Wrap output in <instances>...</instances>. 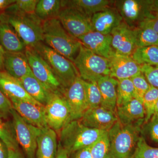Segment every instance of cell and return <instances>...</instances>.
Listing matches in <instances>:
<instances>
[{"label":"cell","instance_id":"obj_1","mask_svg":"<svg viewBox=\"0 0 158 158\" xmlns=\"http://www.w3.org/2000/svg\"><path fill=\"white\" fill-rule=\"evenodd\" d=\"M144 120L123 125L118 120L108 131L110 148L107 158H131L135 150Z\"/></svg>","mask_w":158,"mask_h":158},{"label":"cell","instance_id":"obj_2","mask_svg":"<svg viewBox=\"0 0 158 158\" xmlns=\"http://www.w3.org/2000/svg\"><path fill=\"white\" fill-rule=\"evenodd\" d=\"M44 42L46 45L73 62L81 44L65 31L57 18L43 22Z\"/></svg>","mask_w":158,"mask_h":158},{"label":"cell","instance_id":"obj_3","mask_svg":"<svg viewBox=\"0 0 158 158\" xmlns=\"http://www.w3.org/2000/svg\"><path fill=\"white\" fill-rule=\"evenodd\" d=\"M106 131L87 127L80 120L69 122L59 132V143L69 155L79 150L90 147Z\"/></svg>","mask_w":158,"mask_h":158},{"label":"cell","instance_id":"obj_4","mask_svg":"<svg viewBox=\"0 0 158 158\" xmlns=\"http://www.w3.org/2000/svg\"><path fill=\"white\" fill-rule=\"evenodd\" d=\"M0 20L8 23L18 34L26 47L34 48L44 42L43 21L35 13L12 14L3 12Z\"/></svg>","mask_w":158,"mask_h":158},{"label":"cell","instance_id":"obj_5","mask_svg":"<svg viewBox=\"0 0 158 158\" xmlns=\"http://www.w3.org/2000/svg\"><path fill=\"white\" fill-rule=\"evenodd\" d=\"M73 62L84 81L97 82L102 77L110 75L109 59L94 53L82 44Z\"/></svg>","mask_w":158,"mask_h":158},{"label":"cell","instance_id":"obj_6","mask_svg":"<svg viewBox=\"0 0 158 158\" xmlns=\"http://www.w3.org/2000/svg\"><path fill=\"white\" fill-rule=\"evenodd\" d=\"M33 48L48 63L64 90L80 77L73 62L58 53L44 42L40 43Z\"/></svg>","mask_w":158,"mask_h":158},{"label":"cell","instance_id":"obj_7","mask_svg":"<svg viewBox=\"0 0 158 158\" xmlns=\"http://www.w3.org/2000/svg\"><path fill=\"white\" fill-rule=\"evenodd\" d=\"M11 116L16 140L22 148L26 158H36L37 139L41 129L27 122L13 109L11 110Z\"/></svg>","mask_w":158,"mask_h":158},{"label":"cell","instance_id":"obj_8","mask_svg":"<svg viewBox=\"0 0 158 158\" xmlns=\"http://www.w3.org/2000/svg\"><path fill=\"white\" fill-rule=\"evenodd\" d=\"M25 53L34 77L52 92L62 94L64 88L44 59L31 48L26 47Z\"/></svg>","mask_w":158,"mask_h":158},{"label":"cell","instance_id":"obj_9","mask_svg":"<svg viewBox=\"0 0 158 158\" xmlns=\"http://www.w3.org/2000/svg\"><path fill=\"white\" fill-rule=\"evenodd\" d=\"M44 116L49 127L59 133L70 122L69 107L61 93L54 92L44 106Z\"/></svg>","mask_w":158,"mask_h":158},{"label":"cell","instance_id":"obj_10","mask_svg":"<svg viewBox=\"0 0 158 158\" xmlns=\"http://www.w3.org/2000/svg\"><path fill=\"white\" fill-rule=\"evenodd\" d=\"M115 7L123 21L131 28L138 27L146 20L151 18L148 0L114 1Z\"/></svg>","mask_w":158,"mask_h":158},{"label":"cell","instance_id":"obj_11","mask_svg":"<svg viewBox=\"0 0 158 158\" xmlns=\"http://www.w3.org/2000/svg\"><path fill=\"white\" fill-rule=\"evenodd\" d=\"M57 18L65 31L77 39L94 31L91 23V17L76 9L63 8Z\"/></svg>","mask_w":158,"mask_h":158},{"label":"cell","instance_id":"obj_12","mask_svg":"<svg viewBox=\"0 0 158 158\" xmlns=\"http://www.w3.org/2000/svg\"><path fill=\"white\" fill-rule=\"evenodd\" d=\"M69 107L70 121L79 120L88 110L84 81L80 77L65 88L62 94Z\"/></svg>","mask_w":158,"mask_h":158},{"label":"cell","instance_id":"obj_13","mask_svg":"<svg viewBox=\"0 0 158 158\" xmlns=\"http://www.w3.org/2000/svg\"><path fill=\"white\" fill-rule=\"evenodd\" d=\"M79 120L87 127L109 131L118 121V118L116 112L100 106L88 109Z\"/></svg>","mask_w":158,"mask_h":158},{"label":"cell","instance_id":"obj_14","mask_svg":"<svg viewBox=\"0 0 158 158\" xmlns=\"http://www.w3.org/2000/svg\"><path fill=\"white\" fill-rule=\"evenodd\" d=\"M110 34L112 47L115 53L131 56L137 48L133 29L123 21L113 29Z\"/></svg>","mask_w":158,"mask_h":158},{"label":"cell","instance_id":"obj_15","mask_svg":"<svg viewBox=\"0 0 158 158\" xmlns=\"http://www.w3.org/2000/svg\"><path fill=\"white\" fill-rule=\"evenodd\" d=\"M78 40L86 48L108 59L115 53L112 47L110 34L105 35L93 31L79 37Z\"/></svg>","mask_w":158,"mask_h":158},{"label":"cell","instance_id":"obj_16","mask_svg":"<svg viewBox=\"0 0 158 158\" xmlns=\"http://www.w3.org/2000/svg\"><path fill=\"white\" fill-rule=\"evenodd\" d=\"M110 76L117 80L131 79L141 73V65L131 56L114 53L110 59Z\"/></svg>","mask_w":158,"mask_h":158},{"label":"cell","instance_id":"obj_17","mask_svg":"<svg viewBox=\"0 0 158 158\" xmlns=\"http://www.w3.org/2000/svg\"><path fill=\"white\" fill-rule=\"evenodd\" d=\"M10 101L13 109L27 122L41 129L48 127L44 116V106L17 100Z\"/></svg>","mask_w":158,"mask_h":158},{"label":"cell","instance_id":"obj_18","mask_svg":"<svg viewBox=\"0 0 158 158\" xmlns=\"http://www.w3.org/2000/svg\"><path fill=\"white\" fill-rule=\"evenodd\" d=\"M0 90L10 101H23L43 106L27 93L19 80L3 70L0 71Z\"/></svg>","mask_w":158,"mask_h":158},{"label":"cell","instance_id":"obj_19","mask_svg":"<svg viewBox=\"0 0 158 158\" xmlns=\"http://www.w3.org/2000/svg\"><path fill=\"white\" fill-rule=\"evenodd\" d=\"M123 22L122 18L114 6L95 13L91 17L94 31L105 35L111 34L113 29Z\"/></svg>","mask_w":158,"mask_h":158},{"label":"cell","instance_id":"obj_20","mask_svg":"<svg viewBox=\"0 0 158 158\" xmlns=\"http://www.w3.org/2000/svg\"><path fill=\"white\" fill-rule=\"evenodd\" d=\"M3 69L10 75L19 80L32 73L25 52H6Z\"/></svg>","mask_w":158,"mask_h":158},{"label":"cell","instance_id":"obj_21","mask_svg":"<svg viewBox=\"0 0 158 158\" xmlns=\"http://www.w3.org/2000/svg\"><path fill=\"white\" fill-rule=\"evenodd\" d=\"M116 112L118 121L123 125L135 123L144 120L145 117L143 103L135 98L116 107Z\"/></svg>","mask_w":158,"mask_h":158},{"label":"cell","instance_id":"obj_22","mask_svg":"<svg viewBox=\"0 0 158 158\" xmlns=\"http://www.w3.org/2000/svg\"><path fill=\"white\" fill-rule=\"evenodd\" d=\"M56 132L50 128L41 129L37 139L36 158H56L58 151Z\"/></svg>","mask_w":158,"mask_h":158},{"label":"cell","instance_id":"obj_23","mask_svg":"<svg viewBox=\"0 0 158 158\" xmlns=\"http://www.w3.org/2000/svg\"><path fill=\"white\" fill-rule=\"evenodd\" d=\"M62 2L63 8H73L92 17V15L95 13L113 7L114 1L63 0L62 1Z\"/></svg>","mask_w":158,"mask_h":158},{"label":"cell","instance_id":"obj_24","mask_svg":"<svg viewBox=\"0 0 158 158\" xmlns=\"http://www.w3.org/2000/svg\"><path fill=\"white\" fill-rule=\"evenodd\" d=\"M0 44L8 52H23L26 47L13 28L8 23L0 20Z\"/></svg>","mask_w":158,"mask_h":158},{"label":"cell","instance_id":"obj_25","mask_svg":"<svg viewBox=\"0 0 158 158\" xmlns=\"http://www.w3.org/2000/svg\"><path fill=\"white\" fill-rule=\"evenodd\" d=\"M97 84L101 94V106L116 112L118 80L110 76H106L99 79Z\"/></svg>","mask_w":158,"mask_h":158},{"label":"cell","instance_id":"obj_26","mask_svg":"<svg viewBox=\"0 0 158 158\" xmlns=\"http://www.w3.org/2000/svg\"><path fill=\"white\" fill-rule=\"evenodd\" d=\"M25 90L34 100L43 106H45L54 92L37 80L32 73L20 80Z\"/></svg>","mask_w":158,"mask_h":158},{"label":"cell","instance_id":"obj_27","mask_svg":"<svg viewBox=\"0 0 158 158\" xmlns=\"http://www.w3.org/2000/svg\"><path fill=\"white\" fill-rule=\"evenodd\" d=\"M63 9L60 0H39L35 14L42 21L58 17Z\"/></svg>","mask_w":158,"mask_h":158},{"label":"cell","instance_id":"obj_28","mask_svg":"<svg viewBox=\"0 0 158 158\" xmlns=\"http://www.w3.org/2000/svg\"><path fill=\"white\" fill-rule=\"evenodd\" d=\"M131 57L139 65L158 66V46L137 48Z\"/></svg>","mask_w":158,"mask_h":158},{"label":"cell","instance_id":"obj_29","mask_svg":"<svg viewBox=\"0 0 158 158\" xmlns=\"http://www.w3.org/2000/svg\"><path fill=\"white\" fill-rule=\"evenodd\" d=\"M133 30L137 48L158 46V33L152 29L140 26Z\"/></svg>","mask_w":158,"mask_h":158},{"label":"cell","instance_id":"obj_30","mask_svg":"<svg viewBox=\"0 0 158 158\" xmlns=\"http://www.w3.org/2000/svg\"><path fill=\"white\" fill-rule=\"evenodd\" d=\"M116 107L124 104L134 98V88L131 79L118 80Z\"/></svg>","mask_w":158,"mask_h":158},{"label":"cell","instance_id":"obj_31","mask_svg":"<svg viewBox=\"0 0 158 158\" xmlns=\"http://www.w3.org/2000/svg\"><path fill=\"white\" fill-rule=\"evenodd\" d=\"M0 139L6 143L9 149L19 148L12 122L4 121L1 117Z\"/></svg>","mask_w":158,"mask_h":158},{"label":"cell","instance_id":"obj_32","mask_svg":"<svg viewBox=\"0 0 158 158\" xmlns=\"http://www.w3.org/2000/svg\"><path fill=\"white\" fill-rule=\"evenodd\" d=\"M110 148L108 131H106L90 146V154L92 158H107Z\"/></svg>","mask_w":158,"mask_h":158},{"label":"cell","instance_id":"obj_33","mask_svg":"<svg viewBox=\"0 0 158 158\" xmlns=\"http://www.w3.org/2000/svg\"><path fill=\"white\" fill-rule=\"evenodd\" d=\"M38 1L39 0H15V2L9 6L4 12L12 14L35 13Z\"/></svg>","mask_w":158,"mask_h":158},{"label":"cell","instance_id":"obj_34","mask_svg":"<svg viewBox=\"0 0 158 158\" xmlns=\"http://www.w3.org/2000/svg\"><path fill=\"white\" fill-rule=\"evenodd\" d=\"M83 81L88 109L101 106V94L97 82Z\"/></svg>","mask_w":158,"mask_h":158},{"label":"cell","instance_id":"obj_35","mask_svg":"<svg viewBox=\"0 0 158 158\" xmlns=\"http://www.w3.org/2000/svg\"><path fill=\"white\" fill-rule=\"evenodd\" d=\"M158 99V89L151 86L144 94L143 98V104L145 111L144 123H146L153 116L156 104Z\"/></svg>","mask_w":158,"mask_h":158},{"label":"cell","instance_id":"obj_36","mask_svg":"<svg viewBox=\"0 0 158 158\" xmlns=\"http://www.w3.org/2000/svg\"><path fill=\"white\" fill-rule=\"evenodd\" d=\"M131 158H158V148L150 146L141 136Z\"/></svg>","mask_w":158,"mask_h":158},{"label":"cell","instance_id":"obj_37","mask_svg":"<svg viewBox=\"0 0 158 158\" xmlns=\"http://www.w3.org/2000/svg\"><path fill=\"white\" fill-rule=\"evenodd\" d=\"M131 79L134 85V98L143 103V97L151 85L141 72Z\"/></svg>","mask_w":158,"mask_h":158},{"label":"cell","instance_id":"obj_38","mask_svg":"<svg viewBox=\"0 0 158 158\" xmlns=\"http://www.w3.org/2000/svg\"><path fill=\"white\" fill-rule=\"evenodd\" d=\"M141 72L149 85L158 89V66L141 65Z\"/></svg>","mask_w":158,"mask_h":158},{"label":"cell","instance_id":"obj_39","mask_svg":"<svg viewBox=\"0 0 158 158\" xmlns=\"http://www.w3.org/2000/svg\"><path fill=\"white\" fill-rule=\"evenodd\" d=\"M146 132L151 140L158 143V116L154 115L146 123Z\"/></svg>","mask_w":158,"mask_h":158},{"label":"cell","instance_id":"obj_40","mask_svg":"<svg viewBox=\"0 0 158 158\" xmlns=\"http://www.w3.org/2000/svg\"><path fill=\"white\" fill-rule=\"evenodd\" d=\"M12 109L11 102L0 90V117L3 119H7L11 116Z\"/></svg>","mask_w":158,"mask_h":158},{"label":"cell","instance_id":"obj_41","mask_svg":"<svg viewBox=\"0 0 158 158\" xmlns=\"http://www.w3.org/2000/svg\"><path fill=\"white\" fill-rule=\"evenodd\" d=\"M69 158H92L90 151V147L77 151L70 154Z\"/></svg>","mask_w":158,"mask_h":158},{"label":"cell","instance_id":"obj_42","mask_svg":"<svg viewBox=\"0 0 158 158\" xmlns=\"http://www.w3.org/2000/svg\"><path fill=\"white\" fill-rule=\"evenodd\" d=\"M145 26L152 29L158 33V15L149 19L146 20L140 26Z\"/></svg>","mask_w":158,"mask_h":158},{"label":"cell","instance_id":"obj_43","mask_svg":"<svg viewBox=\"0 0 158 158\" xmlns=\"http://www.w3.org/2000/svg\"><path fill=\"white\" fill-rule=\"evenodd\" d=\"M148 7L151 18L158 15V0H148Z\"/></svg>","mask_w":158,"mask_h":158},{"label":"cell","instance_id":"obj_44","mask_svg":"<svg viewBox=\"0 0 158 158\" xmlns=\"http://www.w3.org/2000/svg\"><path fill=\"white\" fill-rule=\"evenodd\" d=\"M9 151L8 146L0 139V158H8Z\"/></svg>","mask_w":158,"mask_h":158},{"label":"cell","instance_id":"obj_45","mask_svg":"<svg viewBox=\"0 0 158 158\" xmlns=\"http://www.w3.org/2000/svg\"><path fill=\"white\" fill-rule=\"evenodd\" d=\"M8 158H26L22 153L19 148L9 149Z\"/></svg>","mask_w":158,"mask_h":158},{"label":"cell","instance_id":"obj_46","mask_svg":"<svg viewBox=\"0 0 158 158\" xmlns=\"http://www.w3.org/2000/svg\"><path fill=\"white\" fill-rule=\"evenodd\" d=\"M15 2V0H0V14Z\"/></svg>","mask_w":158,"mask_h":158},{"label":"cell","instance_id":"obj_47","mask_svg":"<svg viewBox=\"0 0 158 158\" xmlns=\"http://www.w3.org/2000/svg\"><path fill=\"white\" fill-rule=\"evenodd\" d=\"M69 154L60 144H58V151L56 158H69Z\"/></svg>","mask_w":158,"mask_h":158},{"label":"cell","instance_id":"obj_48","mask_svg":"<svg viewBox=\"0 0 158 158\" xmlns=\"http://www.w3.org/2000/svg\"><path fill=\"white\" fill-rule=\"evenodd\" d=\"M5 52H6L0 44V67L2 69V70H3V60H4V55H5Z\"/></svg>","mask_w":158,"mask_h":158},{"label":"cell","instance_id":"obj_49","mask_svg":"<svg viewBox=\"0 0 158 158\" xmlns=\"http://www.w3.org/2000/svg\"><path fill=\"white\" fill-rule=\"evenodd\" d=\"M154 114L155 115H158V99L157 102L156 104Z\"/></svg>","mask_w":158,"mask_h":158},{"label":"cell","instance_id":"obj_50","mask_svg":"<svg viewBox=\"0 0 158 158\" xmlns=\"http://www.w3.org/2000/svg\"><path fill=\"white\" fill-rule=\"evenodd\" d=\"M1 71L3 70H2V69H1V67H0V71Z\"/></svg>","mask_w":158,"mask_h":158}]
</instances>
